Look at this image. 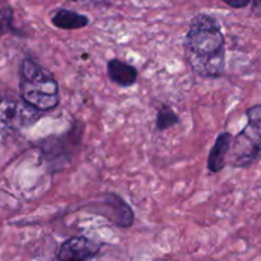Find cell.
I'll use <instances>...</instances> for the list:
<instances>
[{"label": "cell", "instance_id": "6da1fadb", "mask_svg": "<svg viewBox=\"0 0 261 261\" xmlns=\"http://www.w3.org/2000/svg\"><path fill=\"white\" fill-rule=\"evenodd\" d=\"M188 63L203 78H218L226 64L224 35L214 17L198 14L191 22L185 38Z\"/></svg>", "mask_w": 261, "mask_h": 261}, {"label": "cell", "instance_id": "7a4b0ae2", "mask_svg": "<svg viewBox=\"0 0 261 261\" xmlns=\"http://www.w3.org/2000/svg\"><path fill=\"white\" fill-rule=\"evenodd\" d=\"M19 97L42 114L60 103V88L54 74L30 56L20 61Z\"/></svg>", "mask_w": 261, "mask_h": 261}, {"label": "cell", "instance_id": "3957f363", "mask_svg": "<svg viewBox=\"0 0 261 261\" xmlns=\"http://www.w3.org/2000/svg\"><path fill=\"white\" fill-rule=\"evenodd\" d=\"M247 124L232 139L228 162L232 167L246 168L261 158V105L246 111Z\"/></svg>", "mask_w": 261, "mask_h": 261}, {"label": "cell", "instance_id": "277c9868", "mask_svg": "<svg viewBox=\"0 0 261 261\" xmlns=\"http://www.w3.org/2000/svg\"><path fill=\"white\" fill-rule=\"evenodd\" d=\"M42 112L25 103L20 97L5 92L0 93V124L10 129H22L35 124Z\"/></svg>", "mask_w": 261, "mask_h": 261}, {"label": "cell", "instance_id": "5b68a950", "mask_svg": "<svg viewBox=\"0 0 261 261\" xmlns=\"http://www.w3.org/2000/svg\"><path fill=\"white\" fill-rule=\"evenodd\" d=\"M101 245L87 237H70L64 241L56 254L58 261H89L98 255Z\"/></svg>", "mask_w": 261, "mask_h": 261}, {"label": "cell", "instance_id": "8992f818", "mask_svg": "<svg viewBox=\"0 0 261 261\" xmlns=\"http://www.w3.org/2000/svg\"><path fill=\"white\" fill-rule=\"evenodd\" d=\"M103 213L102 216L107 214V218L114 222L119 227H130L134 221V213L132 208L122 200L120 196L115 194H107L105 200L102 201Z\"/></svg>", "mask_w": 261, "mask_h": 261}, {"label": "cell", "instance_id": "52a82bcc", "mask_svg": "<svg viewBox=\"0 0 261 261\" xmlns=\"http://www.w3.org/2000/svg\"><path fill=\"white\" fill-rule=\"evenodd\" d=\"M232 135L229 133H222L218 135L216 143L212 147L208 157V170L213 173H218L226 166L229 148L232 143Z\"/></svg>", "mask_w": 261, "mask_h": 261}, {"label": "cell", "instance_id": "ba28073f", "mask_svg": "<svg viewBox=\"0 0 261 261\" xmlns=\"http://www.w3.org/2000/svg\"><path fill=\"white\" fill-rule=\"evenodd\" d=\"M107 74H109V78L120 87H130L138 81L137 69L119 59H112L109 61Z\"/></svg>", "mask_w": 261, "mask_h": 261}, {"label": "cell", "instance_id": "9c48e42d", "mask_svg": "<svg viewBox=\"0 0 261 261\" xmlns=\"http://www.w3.org/2000/svg\"><path fill=\"white\" fill-rule=\"evenodd\" d=\"M53 24L60 30H81L88 25L89 18L69 9H59L53 17Z\"/></svg>", "mask_w": 261, "mask_h": 261}, {"label": "cell", "instance_id": "30bf717a", "mask_svg": "<svg viewBox=\"0 0 261 261\" xmlns=\"http://www.w3.org/2000/svg\"><path fill=\"white\" fill-rule=\"evenodd\" d=\"M13 19H14V12L12 5L7 0H0V37L7 33L15 32Z\"/></svg>", "mask_w": 261, "mask_h": 261}, {"label": "cell", "instance_id": "8fae6325", "mask_svg": "<svg viewBox=\"0 0 261 261\" xmlns=\"http://www.w3.org/2000/svg\"><path fill=\"white\" fill-rule=\"evenodd\" d=\"M180 122L177 114L171 109L170 106L163 105L157 114V129L160 132H165V130L170 129V127L175 126Z\"/></svg>", "mask_w": 261, "mask_h": 261}, {"label": "cell", "instance_id": "7c38bea8", "mask_svg": "<svg viewBox=\"0 0 261 261\" xmlns=\"http://www.w3.org/2000/svg\"><path fill=\"white\" fill-rule=\"evenodd\" d=\"M223 3H226L229 7L234 8V9H241V8L247 7L250 4V0H222Z\"/></svg>", "mask_w": 261, "mask_h": 261}, {"label": "cell", "instance_id": "4fadbf2b", "mask_svg": "<svg viewBox=\"0 0 261 261\" xmlns=\"http://www.w3.org/2000/svg\"><path fill=\"white\" fill-rule=\"evenodd\" d=\"M252 3H254L255 10H261V0H252Z\"/></svg>", "mask_w": 261, "mask_h": 261}, {"label": "cell", "instance_id": "5bb4252c", "mask_svg": "<svg viewBox=\"0 0 261 261\" xmlns=\"http://www.w3.org/2000/svg\"><path fill=\"white\" fill-rule=\"evenodd\" d=\"M70 2H76V0H70Z\"/></svg>", "mask_w": 261, "mask_h": 261}]
</instances>
